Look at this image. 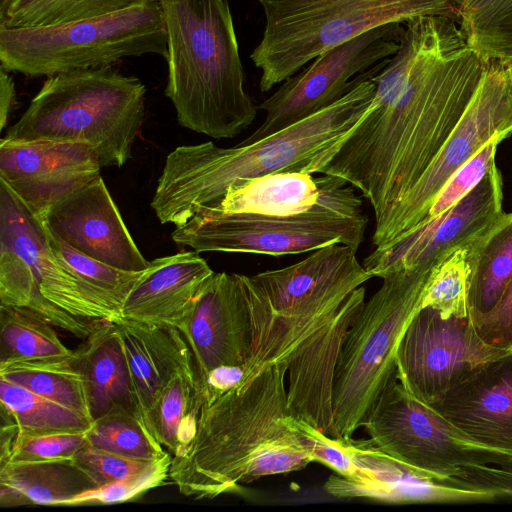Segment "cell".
<instances>
[{
    "mask_svg": "<svg viewBox=\"0 0 512 512\" xmlns=\"http://www.w3.org/2000/svg\"><path fill=\"white\" fill-rule=\"evenodd\" d=\"M297 424L313 462L329 467L342 477L351 478L355 475L356 466L344 440L329 437L306 422L297 420Z\"/></svg>",
    "mask_w": 512,
    "mask_h": 512,
    "instance_id": "cell-43",
    "label": "cell"
},
{
    "mask_svg": "<svg viewBox=\"0 0 512 512\" xmlns=\"http://www.w3.org/2000/svg\"><path fill=\"white\" fill-rule=\"evenodd\" d=\"M213 273L194 250L154 259L125 300L121 317L181 329Z\"/></svg>",
    "mask_w": 512,
    "mask_h": 512,
    "instance_id": "cell-24",
    "label": "cell"
},
{
    "mask_svg": "<svg viewBox=\"0 0 512 512\" xmlns=\"http://www.w3.org/2000/svg\"><path fill=\"white\" fill-rule=\"evenodd\" d=\"M87 436L90 446L129 458L154 461L166 453L133 411H113L95 419Z\"/></svg>",
    "mask_w": 512,
    "mask_h": 512,
    "instance_id": "cell-36",
    "label": "cell"
},
{
    "mask_svg": "<svg viewBox=\"0 0 512 512\" xmlns=\"http://www.w3.org/2000/svg\"><path fill=\"white\" fill-rule=\"evenodd\" d=\"M509 353L485 343L468 316L444 319L422 307L399 342L396 377L411 396L431 406L483 365Z\"/></svg>",
    "mask_w": 512,
    "mask_h": 512,
    "instance_id": "cell-14",
    "label": "cell"
},
{
    "mask_svg": "<svg viewBox=\"0 0 512 512\" xmlns=\"http://www.w3.org/2000/svg\"><path fill=\"white\" fill-rule=\"evenodd\" d=\"M434 268L418 266L382 275L381 287L354 319L334 379L336 439L350 440L384 390L397 380V348L408 323L421 308Z\"/></svg>",
    "mask_w": 512,
    "mask_h": 512,
    "instance_id": "cell-9",
    "label": "cell"
},
{
    "mask_svg": "<svg viewBox=\"0 0 512 512\" xmlns=\"http://www.w3.org/2000/svg\"><path fill=\"white\" fill-rule=\"evenodd\" d=\"M53 327L30 308L0 305V368L21 361L73 355L74 350L62 343Z\"/></svg>",
    "mask_w": 512,
    "mask_h": 512,
    "instance_id": "cell-30",
    "label": "cell"
},
{
    "mask_svg": "<svg viewBox=\"0 0 512 512\" xmlns=\"http://www.w3.org/2000/svg\"><path fill=\"white\" fill-rule=\"evenodd\" d=\"M144 54L167 56L158 0L58 26L0 27V67L28 77L107 67Z\"/></svg>",
    "mask_w": 512,
    "mask_h": 512,
    "instance_id": "cell-10",
    "label": "cell"
},
{
    "mask_svg": "<svg viewBox=\"0 0 512 512\" xmlns=\"http://www.w3.org/2000/svg\"><path fill=\"white\" fill-rule=\"evenodd\" d=\"M468 261V312H488L512 277V212H503L469 245Z\"/></svg>",
    "mask_w": 512,
    "mask_h": 512,
    "instance_id": "cell-28",
    "label": "cell"
},
{
    "mask_svg": "<svg viewBox=\"0 0 512 512\" xmlns=\"http://www.w3.org/2000/svg\"><path fill=\"white\" fill-rule=\"evenodd\" d=\"M397 53L371 77L374 98L321 171L360 191L379 225L417 183L461 120L489 61L455 20L404 23Z\"/></svg>",
    "mask_w": 512,
    "mask_h": 512,
    "instance_id": "cell-1",
    "label": "cell"
},
{
    "mask_svg": "<svg viewBox=\"0 0 512 512\" xmlns=\"http://www.w3.org/2000/svg\"><path fill=\"white\" fill-rule=\"evenodd\" d=\"M195 374L174 377L158 398L149 417L155 438L173 455L192 439L198 413L194 410Z\"/></svg>",
    "mask_w": 512,
    "mask_h": 512,
    "instance_id": "cell-35",
    "label": "cell"
},
{
    "mask_svg": "<svg viewBox=\"0 0 512 512\" xmlns=\"http://www.w3.org/2000/svg\"><path fill=\"white\" fill-rule=\"evenodd\" d=\"M316 178L319 197L306 211L273 216L203 209L178 226L172 240L196 252L280 256L336 243L358 250L368 224L361 198L339 177L323 174Z\"/></svg>",
    "mask_w": 512,
    "mask_h": 512,
    "instance_id": "cell-7",
    "label": "cell"
},
{
    "mask_svg": "<svg viewBox=\"0 0 512 512\" xmlns=\"http://www.w3.org/2000/svg\"><path fill=\"white\" fill-rule=\"evenodd\" d=\"M365 294L363 285L354 290L331 321L313 334L286 364L290 415L335 439V373L347 332L366 301Z\"/></svg>",
    "mask_w": 512,
    "mask_h": 512,
    "instance_id": "cell-20",
    "label": "cell"
},
{
    "mask_svg": "<svg viewBox=\"0 0 512 512\" xmlns=\"http://www.w3.org/2000/svg\"><path fill=\"white\" fill-rule=\"evenodd\" d=\"M167 33L165 95L179 124L232 138L254 121L228 0H158Z\"/></svg>",
    "mask_w": 512,
    "mask_h": 512,
    "instance_id": "cell-4",
    "label": "cell"
},
{
    "mask_svg": "<svg viewBox=\"0 0 512 512\" xmlns=\"http://www.w3.org/2000/svg\"><path fill=\"white\" fill-rule=\"evenodd\" d=\"M74 353L93 420L118 410L136 413L130 369L113 321L104 320Z\"/></svg>",
    "mask_w": 512,
    "mask_h": 512,
    "instance_id": "cell-25",
    "label": "cell"
},
{
    "mask_svg": "<svg viewBox=\"0 0 512 512\" xmlns=\"http://www.w3.org/2000/svg\"><path fill=\"white\" fill-rule=\"evenodd\" d=\"M444 481L462 488L490 492L496 500H512V466L471 464L462 467L456 477Z\"/></svg>",
    "mask_w": 512,
    "mask_h": 512,
    "instance_id": "cell-44",
    "label": "cell"
},
{
    "mask_svg": "<svg viewBox=\"0 0 512 512\" xmlns=\"http://www.w3.org/2000/svg\"><path fill=\"white\" fill-rule=\"evenodd\" d=\"M473 442L512 460V352L431 405Z\"/></svg>",
    "mask_w": 512,
    "mask_h": 512,
    "instance_id": "cell-22",
    "label": "cell"
},
{
    "mask_svg": "<svg viewBox=\"0 0 512 512\" xmlns=\"http://www.w3.org/2000/svg\"><path fill=\"white\" fill-rule=\"evenodd\" d=\"M356 253L336 243L280 269L238 274L252 329L251 357L241 384L271 364L286 365L352 292L373 277Z\"/></svg>",
    "mask_w": 512,
    "mask_h": 512,
    "instance_id": "cell-5",
    "label": "cell"
},
{
    "mask_svg": "<svg viewBox=\"0 0 512 512\" xmlns=\"http://www.w3.org/2000/svg\"><path fill=\"white\" fill-rule=\"evenodd\" d=\"M317 178L278 172L231 185L212 208L224 213L287 216L310 209L319 197Z\"/></svg>",
    "mask_w": 512,
    "mask_h": 512,
    "instance_id": "cell-27",
    "label": "cell"
},
{
    "mask_svg": "<svg viewBox=\"0 0 512 512\" xmlns=\"http://www.w3.org/2000/svg\"><path fill=\"white\" fill-rule=\"evenodd\" d=\"M74 460L98 487L140 472L155 461L129 458L90 445L81 449Z\"/></svg>",
    "mask_w": 512,
    "mask_h": 512,
    "instance_id": "cell-41",
    "label": "cell"
},
{
    "mask_svg": "<svg viewBox=\"0 0 512 512\" xmlns=\"http://www.w3.org/2000/svg\"><path fill=\"white\" fill-rule=\"evenodd\" d=\"M180 331L192 353L195 382L221 365L247 366L252 329L238 274L214 272Z\"/></svg>",
    "mask_w": 512,
    "mask_h": 512,
    "instance_id": "cell-17",
    "label": "cell"
},
{
    "mask_svg": "<svg viewBox=\"0 0 512 512\" xmlns=\"http://www.w3.org/2000/svg\"><path fill=\"white\" fill-rule=\"evenodd\" d=\"M503 182L493 164L456 205L364 259L373 277L418 266L436 267L459 248L469 246L502 213Z\"/></svg>",
    "mask_w": 512,
    "mask_h": 512,
    "instance_id": "cell-15",
    "label": "cell"
},
{
    "mask_svg": "<svg viewBox=\"0 0 512 512\" xmlns=\"http://www.w3.org/2000/svg\"><path fill=\"white\" fill-rule=\"evenodd\" d=\"M246 374L245 365H221L195 382L194 410L199 414L203 404H209L240 385Z\"/></svg>",
    "mask_w": 512,
    "mask_h": 512,
    "instance_id": "cell-45",
    "label": "cell"
},
{
    "mask_svg": "<svg viewBox=\"0 0 512 512\" xmlns=\"http://www.w3.org/2000/svg\"><path fill=\"white\" fill-rule=\"evenodd\" d=\"M401 24L377 27L318 55L258 106L264 120L239 144L261 140L319 112L379 73L399 50Z\"/></svg>",
    "mask_w": 512,
    "mask_h": 512,
    "instance_id": "cell-13",
    "label": "cell"
},
{
    "mask_svg": "<svg viewBox=\"0 0 512 512\" xmlns=\"http://www.w3.org/2000/svg\"><path fill=\"white\" fill-rule=\"evenodd\" d=\"M467 44L486 61L512 57V0H455Z\"/></svg>",
    "mask_w": 512,
    "mask_h": 512,
    "instance_id": "cell-33",
    "label": "cell"
},
{
    "mask_svg": "<svg viewBox=\"0 0 512 512\" xmlns=\"http://www.w3.org/2000/svg\"><path fill=\"white\" fill-rule=\"evenodd\" d=\"M265 15L260 43L250 54L271 90L321 53L377 27L424 16L457 22L455 0H258Z\"/></svg>",
    "mask_w": 512,
    "mask_h": 512,
    "instance_id": "cell-8",
    "label": "cell"
},
{
    "mask_svg": "<svg viewBox=\"0 0 512 512\" xmlns=\"http://www.w3.org/2000/svg\"><path fill=\"white\" fill-rule=\"evenodd\" d=\"M16 104V89L9 72L0 67V131L8 122V118Z\"/></svg>",
    "mask_w": 512,
    "mask_h": 512,
    "instance_id": "cell-46",
    "label": "cell"
},
{
    "mask_svg": "<svg viewBox=\"0 0 512 512\" xmlns=\"http://www.w3.org/2000/svg\"><path fill=\"white\" fill-rule=\"evenodd\" d=\"M356 466L351 478L332 475L324 490L337 498L386 503L491 502L494 494L426 478L374 447L368 440L345 441Z\"/></svg>",
    "mask_w": 512,
    "mask_h": 512,
    "instance_id": "cell-21",
    "label": "cell"
},
{
    "mask_svg": "<svg viewBox=\"0 0 512 512\" xmlns=\"http://www.w3.org/2000/svg\"><path fill=\"white\" fill-rule=\"evenodd\" d=\"M499 62L506 69L507 73L509 74L510 78L512 79V57L505 59V60H500Z\"/></svg>",
    "mask_w": 512,
    "mask_h": 512,
    "instance_id": "cell-47",
    "label": "cell"
},
{
    "mask_svg": "<svg viewBox=\"0 0 512 512\" xmlns=\"http://www.w3.org/2000/svg\"><path fill=\"white\" fill-rule=\"evenodd\" d=\"M468 317L485 343L512 352V277L491 310L485 313L468 312Z\"/></svg>",
    "mask_w": 512,
    "mask_h": 512,
    "instance_id": "cell-42",
    "label": "cell"
},
{
    "mask_svg": "<svg viewBox=\"0 0 512 512\" xmlns=\"http://www.w3.org/2000/svg\"><path fill=\"white\" fill-rule=\"evenodd\" d=\"M468 247L450 254L430 275L422 307H430L444 318L468 316Z\"/></svg>",
    "mask_w": 512,
    "mask_h": 512,
    "instance_id": "cell-37",
    "label": "cell"
},
{
    "mask_svg": "<svg viewBox=\"0 0 512 512\" xmlns=\"http://www.w3.org/2000/svg\"><path fill=\"white\" fill-rule=\"evenodd\" d=\"M146 0H0V27L58 26L100 17Z\"/></svg>",
    "mask_w": 512,
    "mask_h": 512,
    "instance_id": "cell-32",
    "label": "cell"
},
{
    "mask_svg": "<svg viewBox=\"0 0 512 512\" xmlns=\"http://www.w3.org/2000/svg\"><path fill=\"white\" fill-rule=\"evenodd\" d=\"M113 322L127 357L136 414L150 431L151 411L165 387L181 373L195 374L190 347L174 326L123 317Z\"/></svg>",
    "mask_w": 512,
    "mask_h": 512,
    "instance_id": "cell-23",
    "label": "cell"
},
{
    "mask_svg": "<svg viewBox=\"0 0 512 512\" xmlns=\"http://www.w3.org/2000/svg\"><path fill=\"white\" fill-rule=\"evenodd\" d=\"M74 458L0 464V506H64L73 497L97 488Z\"/></svg>",
    "mask_w": 512,
    "mask_h": 512,
    "instance_id": "cell-26",
    "label": "cell"
},
{
    "mask_svg": "<svg viewBox=\"0 0 512 512\" xmlns=\"http://www.w3.org/2000/svg\"><path fill=\"white\" fill-rule=\"evenodd\" d=\"M504 139L502 136H494L453 173L436 195L420 226L445 213L474 189L496 163L497 147Z\"/></svg>",
    "mask_w": 512,
    "mask_h": 512,
    "instance_id": "cell-39",
    "label": "cell"
},
{
    "mask_svg": "<svg viewBox=\"0 0 512 512\" xmlns=\"http://www.w3.org/2000/svg\"><path fill=\"white\" fill-rule=\"evenodd\" d=\"M0 378L91 418L85 381L75 353L68 357L16 362L0 368Z\"/></svg>",
    "mask_w": 512,
    "mask_h": 512,
    "instance_id": "cell-29",
    "label": "cell"
},
{
    "mask_svg": "<svg viewBox=\"0 0 512 512\" xmlns=\"http://www.w3.org/2000/svg\"><path fill=\"white\" fill-rule=\"evenodd\" d=\"M285 364L200 407L190 442L172 457L169 477L184 496L213 499L265 476L313 462L287 408Z\"/></svg>",
    "mask_w": 512,
    "mask_h": 512,
    "instance_id": "cell-2",
    "label": "cell"
},
{
    "mask_svg": "<svg viewBox=\"0 0 512 512\" xmlns=\"http://www.w3.org/2000/svg\"><path fill=\"white\" fill-rule=\"evenodd\" d=\"M88 431L37 436L17 435L8 457L0 464L74 458L81 449L89 445Z\"/></svg>",
    "mask_w": 512,
    "mask_h": 512,
    "instance_id": "cell-40",
    "label": "cell"
},
{
    "mask_svg": "<svg viewBox=\"0 0 512 512\" xmlns=\"http://www.w3.org/2000/svg\"><path fill=\"white\" fill-rule=\"evenodd\" d=\"M0 245L17 253L29 266L40 296L64 311L90 320L120 316L102 304L57 260L44 224L0 180Z\"/></svg>",
    "mask_w": 512,
    "mask_h": 512,
    "instance_id": "cell-18",
    "label": "cell"
},
{
    "mask_svg": "<svg viewBox=\"0 0 512 512\" xmlns=\"http://www.w3.org/2000/svg\"><path fill=\"white\" fill-rule=\"evenodd\" d=\"M40 219L52 234L95 260L133 272L151 264L138 249L101 176Z\"/></svg>",
    "mask_w": 512,
    "mask_h": 512,
    "instance_id": "cell-19",
    "label": "cell"
},
{
    "mask_svg": "<svg viewBox=\"0 0 512 512\" xmlns=\"http://www.w3.org/2000/svg\"><path fill=\"white\" fill-rule=\"evenodd\" d=\"M146 87L112 66L48 77L20 119L11 141L85 143L102 167H122L145 119Z\"/></svg>",
    "mask_w": 512,
    "mask_h": 512,
    "instance_id": "cell-6",
    "label": "cell"
},
{
    "mask_svg": "<svg viewBox=\"0 0 512 512\" xmlns=\"http://www.w3.org/2000/svg\"><path fill=\"white\" fill-rule=\"evenodd\" d=\"M1 409L15 421L18 435L88 431L93 420L71 408L40 396L18 384L0 378Z\"/></svg>",
    "mask_w": 512,
    "mask_h": 512,
    "instance_id": "cell-31",
    "label": "cell"
},
{
    "mask_svg": "<svg viewBox=\"0 0 512 512\" xmlns=\"http://www.w3.org/2000/svg\"><path fill=\"white\" fill-rule=\"evenodd\" d=\"M362 427L378 450L439 482L471 464L512 466L511 459L473 442L398 380L384 390Z\"/></svg>",
    "mask_w": 512,
    "mask_h": 512,
    "instance_id": "cell-11",
    "label": "cell"
},
{
    "mask_svg": "<svg viewBox=\"0 0 512 512\" xmlns=\"http://www.w3.org/2000/svg\"><path fill=\"white\" fill-rule=\"evenodd\" d=\"M375 83L365 79L319 112L253 143L175 148L151 201L162 224H185L214 207L233 184L278 172L321 173L368 110Z\"/></svg>",
    "mask_w": 512,
    "mask_h": 512,
    "instance_id": "cell-3",
    "label": "cell"
},
{
    "mask_svg": "<svg viewBox=\"0 0 512 512\" xmlns=\"http://www.w3.org/2000/svg\"><path fill=\"white\" fill-rule=\"evenodd\" d=\"M45 229L50 247L60 264L96 299L121 317L125 300L145 276L148 268L141 272H133L105 264L69 246L52 234L46 226Z\"/></svg>",
    "mask_w": 512,
    "mask_h": 512,
    "instance_id": "cell-34",
    "label": "cell"
},
{
    "mask_svg": "<svg viewBox=\"0 0 512 512\" xmlns=\"http://www.w3.org/2000/svg\"><path fill=\"white\" fill-rule=\"evenodd\" d=\"M512 135V79L489 61L461 120L429 167L388 216L375 226L372 244L382 249L418 228L446 181L494 136Z\"/></svg>",
    "mask_w": 512,
    "mask_h": 512,
    "instance_id": "cell-12",
    "label": "cell"
},
{
    "mask_svg": "<svg viewBox=\"0 0 512 512\" xmlns=\"http://www.w3.org/2000/svg\"><path fill=\"white\" fill-rule=\"evenodd\" d=\"M172 457L165 453L148 467L123 479L85 491L68 500L64 506L108 505L136 499L161 486L169 477Z\"/></svg>",
    "mask_w": 512,
    "mask_h": 512,
    "instance_id": "cell-38",
    "label": "cell"
},
{
    "mask_svg": "<svg viewBox=\"0 0 512 512\" xmlns=\"http://www.w3.org/2000/svg\"><path fill=\"white\" fill-rule=\"evenodd\" d=\"M101 168L85 143L0 140V180L38 218L100 177Z\"/></svg>",
    "mask_w": 512,
    "mask_h": 512,
    "instance_id": "cell-16",
    "label": "cell"
}]
</instances>
